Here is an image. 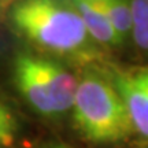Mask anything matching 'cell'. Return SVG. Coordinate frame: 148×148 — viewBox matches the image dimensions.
Returning <instances> with one entry per match:
<instances>
[{"label": "cell", "instance_id": "obj_1", "mask_svg": "<svg viewBox=\"0 0 148 148\" xmlns=\"http://www.w3.org/2000/svg\"><path fill=\"white\" fill-rule=\"evenodd\" d=\"M5 16L19 36L44 52L90 67L106 62V49L69 0H19Z\"/></svg>", "mask_w": 148, "mask_h": 148}, {"label": "cell", "instance_id": "obj_2", "mask_svg": "<svg viewBox=\"0 0 148 148\" xmlns=\"http://www.w3.org/2000/svg\"><path fill=\"white\" fill-rule=\"evenodd\" d=\"M71 115L77 132L92 144H118L134 132L118 90L96 70L78 79Z\"/></svg>", "mask_w": 148, "mask_h": 148}, {"label": "cell", "instance_id": "obj_3", "mask_svg": "<svg viewBox=\"0 0 148 148\" xmlns=\"http://www.w3.org/2000/svg\"><path fill=\"white\" fill-rule=\"evenodd\" d=\"M12 77L23 100L38 115L53 119L71 110L78 78L59 62L21 52L12 62Z\"/></svg>", "mask_w": 148, "mask_h": 148}, {"label": "cell", "instance_id": "obj_4", "mask_svg": "<svg viewBox=\"0 0 148 148\" xmlns=\"http://www.w3.org/2000/svg\"><path fill=\"white\" fill-rule=\"evenodd\" d=\"M107 77L126 107L134 132L148 138V67H110Z\"/></svg>", "mask_w": 148, "mask_h": 148}, {"label": "cell", "instance_id": "obj_5", "mask_svg": "<svg viewBox=\"0 0 148 148\" xmlns=\"http://www.w3.org/2000/svg\"><path fill=\"white\" fill-rule=\"evenodd\" d=\"M69 1L85 23L92 38L101 48L114 49L123 45L107 15L104 14L99 0H69Z\"/></svg>", "mask_w": 148, "mask_h": 148}, {"label": "cell", "instance_id": "obj_6", "mask_svg": "<svg viewBox=\"0 0 148 148\" xmlns=\"http://www.w3.org/2000/svg\"><path fill=\"white\" fill-rule=\"evenodd\" d=\"M122 44L132 37V0H99Z\"/></svg>", "mask_w": 148, "mask_h": 148}, {"label": "cell", "instance_id": "obj_7", "mask_svg": "<svg viewBox=\"0 0 148 148\" xmlns=\"http://www.w3.org/2000/svg\"><path fill=\"white\" fill-rule=\"evenodd\" d=\"M132 38L148 53V0H132Z\"/></svg>", "mask_w": 148, "mask_h": 148}, {"label": "cell", "instance_id": "obj_8", "mask_svg": "<svg viewBox=\"0 0 148 148\" xmlns=\"http://www.w3.org/2000/svg\"><path fill=\"white\" fill-rule=\"evenodd\" d=\"M16 121L10 107L0 99V148L10 147L15 140Z\"/></svg>", "mask_w": 148, "mask_h": 148}, {"label": "cell", "instance_id": "obj_9", "mask_svg": "<svg viewBox=\"0 0 148 148\" xmlns=\"http://www.w3.org/2000/svg\"><path fill=\"white\" fill-rule=\"evenodd\" d=\"M16 1H19V0H0V16H5L7 11L10 10Z\"/></svg>", "mask_w": 148, "mask_h": 148}, {"label": "cell", "instance_id": "obj_10", "mask_svg": "<svg viewBox=\"0 0 148 148\" xmlns=\"http://www.w3.org/2000/svg\"><path fill=\"white\" fill-rule=\"evenodd\" d=\"M48 148H71L69 145H64V144H55V145H51V147Z\"/></svg>", "mask_w": 148, "mask_h": 148}, {"label": "cell", "instance_id": "obj_11", "mask_svg": "<svg viewBox=\"0 0 148 148\" xmlns=\"http://www.w3.org/2000/svg\"><path fill=\"white\" fill-rule=\"evenodd\" d=\"M145 148H148V147H145Z\"/></svg>", "mask_w": 148, "mask_h": 148}]
</instances>
